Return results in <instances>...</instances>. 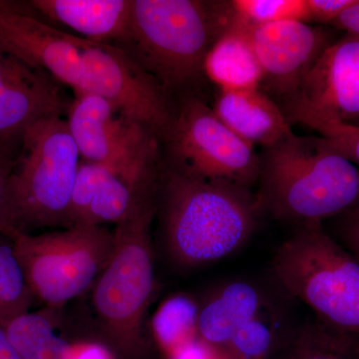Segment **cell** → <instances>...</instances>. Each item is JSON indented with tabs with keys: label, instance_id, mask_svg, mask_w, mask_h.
I'll return each instance as SVG.
<instances>
[{
	"label": "cell",
	"instance_id": "obj_1",
	"mask_svg": "<svg viewBox=\"0 0 359 359\" xmlns=\"http://www.w3.org/2000/svg\"><path fill=\"white\" fill-rule=\"evenodd\" d=\"M163 172L165 243L175 263L184 268L214 263L252 237L264 212L257 192L168 167Z\"/></svg>",
	"mask_w": 359,
	"mask_h": 359
},
{
	"label": "cell",
	"instance_id": "obj_2",
	"mask_svg": "<svg viewBox=\"0 0 359 359\" xmlns=\"http://www.w3.org/2000/svg\"><path fill=\"white\" fill-rule=\"evenodd\" d=\"M259 160L257 199L280 221L323 223L359 204V167L321 137L290 135Z\"/></svg>",
	"mask_w": 359,
	"mask_h": 359
},
{
	"label": "cell",
	"instance_id": "obj_3",
	"mask_svg": "<svg viewBox=\"0 0 359 359\" xmlns=\"http://www.w3.org/2000/svg\"><path fill=\"white\" fill-rule=\"evenodd\" d=\"M233 22L231 1L133 0L128 32L116 46L172 93L205 76L208 52Z\"/></svg>",
	"mask_w": 359,
	"mask_h": 359
},
{
	"label": "cell",
	"instance_id": "obj_4",
	"mask_svg": "<svg viewBox=\"0 0 359 359\" xmlns=\"http://www.w3.org/2000/svg\"><path fill=\"white\" fill-rule=\"evenodd\" d=\"M80 159L67 121L60 116L46 118L26 130L9 179L2 233L70 228L71 199Z\"/></svg>",
	"mask_w": 359,
	"mask_h": 359
},
{
	"label": "cell",
	"instance_id": "obj_5",
	"mask_svg": "<svg viewBox=\"0 0 359 359\" xmlns=\"http://www.w3.org/2000/svg\"><path fill=\"white\" fill-rule=\"evenodd\" d=\"M273 271L280 287L318 320L359 337V262L323 223L297 226L276 250Z\"/></svg>",
	"mask_w": 359,
	"mask_h": 359
},
{
	"label": "cell",
	"instance_id": "obj_6",
	"mask_svg": "<svg viewBox=\"0 0 359 359\" xmlns=\"http://www.w3.org/2000/svg\"><path fill=\"white\" fill-rule=\"evenodd\" d=\"M158 188L144 194L128 216L116 224L112 257L94 289V308L101 325L116 344L127 349L141 344L154 287L151 223Z\"/></svg>",
	"mask_w": 359,
	"mask_h": 359
},
{
	"label": "cell",
	"instance_id": "obj_7",
	"mask_svg": "<svg viewBox=\"0 0 359 359\" xmlns=\"http://www.w3.org/2000/svg\"><path fill=\"white\" fill-rule=\"evenodd\" d=\"M33 297L60 306L88 289L109 264L114 231L78 224L65 231L7 236Z\"/></svg>",
	"mask_w": 359,
	"mask_h": 359
},
{
	"label": "cell",
	"instance_id": "obj_8",
	"mask_svg": "<svg viewBox=\"0 0 359 359\" xmlns=\"http://www.w3.org/2000/svg\"><path fill=\"white\" fill-rule=\"evenodd\" d=\"M168 168L195 178L252 189L259 175V155L198 97L180 102L165 140Z\"/></svg>",
	"mask_w": 359,
	"mask_h": 359
},
{
	"label": "cell",
	"instance_id": "obj_9",
	"mask_svg": "<svg viewBox=\"0 0 359 359\" xmlns=\"http://www.w3.org/2000/svg\"><path fill=\"white\" fill-rule=\"evenodd\" d=\"M67 125L84 162L110 168L137 187L160 179V142L123 117L105 99L76 94Z\"/></svg>",
	"mask_w": 359,
	"mask_h": 359
},
{
	"label": "cell",
	"instance_id": "obj_10",
	"mask_svg": "<svg viewBox=\"0 0 359 359\" xmlns=\"http://www.w3.org/2000/svg\"><path fill=\"white\" fill-rule=\"evenodd\" d=\"M75 41L82 57L81 90L78 93L105 99L123 117L140 125L162 143L178 110L171 92L120 47L76 36Z\"/></svg>",
	"mask_w": 359,
	"mask_h": 359
},
{
	"label": "cell",
	"instance_id": "obj_11",
	"mask_svg": "<svg viewBox=\"0 0 359 359\" xmlns=\"http://www.w3.org/2000/svg\"><path fill=\"white\" fill-rule=\"evenodd\" d=\"M280 107L290 125L359 126L358 37L346 33L334 40Z\"/></svg>",
	"mask_w": 359,
	"mask_h": 359
},
{
	"label": "cell",
	"instance_id": "obj_12",
	"mask_svg": "<svg viewBox=\"0 0 359 359\" xmlns=\"http://www.w3.org/2000/svg\"><path fill=\"white\" fill-rule=\"evenodd\" d=\"M250 39L263 71L259 89L280 102L294 93L334 41L332 32L294 20L250 28Z\"/></svg>",
	"mask_w": 359,
	"mask_h": 359
},
{
	"label": "cell",
	"instance_id": "obj_13",
	"mask_svg": "<svg viewBox=\"0 0 359 359\" xmlns=\"http://www.w3.org/2000/svg\"><path fill=\"white\" fill-rule=\"evenodd\" d=\"M29 6L0 0V44L78 93L82 57L75 36L37 20Z\"/></svg>",
	"mask_w": 359,
	"mask_h": 359
},
{
	"label": "cell",
	"instance_id": "obj_14",
	"mask_svg": "<svg viewBox=\"0 0 359 359\" xmlns=\"http://www.w3.org/2000/svg\"><path fill=\"white\" fill-rule=\"evenodd\" d=\"M63 108L53 77L0 44V142L20 141L32 125Z\"/></svg>",
	"mask_w": 359,
	"mask_h": 359
},
{
	"label": "cell",
	"instance_id": "obj_15",
	"mask_svg": "<svg viewBox=\"0 0 359 359\" xmlns=\"http://www.w3.org/2000/svg\"><path fill=\"white\" fill-rule=\"evenodd\" d=\"M159 182L134 186L110 168L81 161L71 199L70 228L121 223L142 196Z\"/></svg>",
	"mask_w": 359,
	"mask_h": 359
},
{
	"label": "cell",
	"instance_id": "obj_16",
	"mask_svg": "<svg viewBox=\"0 0 359 359\" xmlns=\"http://www.w3.org/2000/svg\"><path fill=\"white\" fill-rule=\"evenodd\" d=\"M212 110L252 147L268 148L294 134L278 102L259 88L221 90Z\"/></svg>",
	"mask_w": 359,
	"mask_h": 359
},
{
	"label": "cell",
	"instance_id": "obj_17",
	"mask_svg": "<svg viewBox=\"0 0 359 359\" xmlns=\"http://www.w3.org/2000/svg\"><path fill=\"white\" fill-rule=\"evenodd\" d=\"M271 308L256 285L245 280L224 283L200 306L199 339L217 351H223L241 327Z\"/></svg>",
	"mask_w": 359,
	"mask_h": 359
},
{
	"label": "cell",
	"instance_id": "obj_18",
	"mask_svg": "<svg viewBox=\"0 0 359 359\" xmlns=\"http://www.w3.org/2000/svg\"><path fill=\"white\" fill-rule=\"evenodd\" d=\"M29 4L88 41L118 45L128 32L133 0H32Z\"/></svg>",
	"mask_w": 359,
	"mask_h": 359
},
{
	"label": "cell",
	"instance_id": "obj_19",
	"mask_svg": "<svg viewBox=\"0 0 359 359\" xmlns=\"http://www.w3.org/2000/svg\"><path fill=\"white\" fill-rule=\"evenodd\" d=\"M250 27L236 20L208 52L205 76L221 90L259 88L263 71L250 39Z\"/></svg>",
	"mask_w": 359,
	"mask_h": 359
},
{
	"label": "cell",
	"instance_id": "obj_20",
	"mask_svg": "<svg viewBox=\"0 0 359 359\" xmlns=\"http://www.w3.org/2000/svg\"><path fill=\"white\" fill-rule=\"evenodd\" d=\"M20 359H66L68 344L46 314L27 313L4 327Z\"/></svg>",
	"mask_w": 359,
	"mask_h": 359
},
{
	"label": "cell",
	"instance_id": "obj_21",
	"mask_svg": "<svg viewBox=\"0 0 359 359\" xmlns=\"http://www.w3.org/2000/svg\"><path fill=\"white\" fill-rule=\"evenodd\" d=\"M200 306L185 294L169 297L153 316V334L158 344L172 354L189 342L197 339Z\"/></svg>",
	"mask_w": 359,
	"mask_h": 359
},
{
	"label": "cell",
	"instance_id": "obj_22",
	"mask_svg": "<svg viewBox=\"0 0 359 359\" xmlns=\"http://www.w3.org/2000/svg\"><path fill=\"white\" fill-rule=\"evenodd\" d=\"M358 344L359 337L311 321L290 339L283 359H353Z\"/></svg>",
	"mask_w": 359,
	"mask_h": 359
},
{
	"label": "cell",
	"instance_id": "obj_23",
	"mask_svg": "<svg viewBox=\"0 0 359 359\" xmlns=\"http://www.w3.org/2000/svg\"><path fill=\"white\" fill-rule=\"evenodd\" d=\"M33 297L13 241L0 233V325L29 313Z\"/></svg>",
	"mask_w": 359,
	"mask_h": 359
},
{
	"label": "cell",
	"instance_id": "obj_24",
	"mask_svg": "<svg viewBox=\"0 0 359 359\" xmlns=\"http://www.w3.org/2000/svg\"><path fill=\"white\" fill-rule=\"evenodd\" d=\"M280 321L273 308L249 321L219 353L231 359H269L278 344Z\"/></svg>",
	"mask_w": 359,
	"mask_h": 359
},
{
	"label": "cell",
	"instance_id": "obj_25",
	"mask_svg": "<svg viewBox=\"0 0 359 359\" xmlns=\"http://www.w3.org/2000/svg\"><path fill=\"white\" fill-rule=\"evenodd\" d=\"M231 6L236 20L250 28L282 21L309 23L306 0H233Z\"/></svg>",
	"mask_w": 359,
	"mask_h": 359
},
{
	"label": "cell",
	"instance_id": "obj_26",
	"mask_svg": "<svg viewBox=\"0 0 359 359\" xmlns=\"http://www.w3.org/2000/svg\"><path fill=\"white\" fill-rule=\"evenodd\" d=\"M313 129L320 134L321 138L327 142L330 148L359 167V126L340 123H323Z\"/></svg>",
	"mask_w": 359,
	"mask_h": 359
},
{
	"label": "cell",
	"instance_id": "obj_27",
	"mask_svg": "<svg viewBox=\"0 0 359 359\" xmlns=\"http://www.w3.org/2000/svg\"><path fill=\"white\" fill-rule=\"evenodd\" d=\"M18 141L0 142V233L6 222L7 191L16 158Z\"/></svg>",
	"mask_w": 359,
	"mask_h": 359
},
{
	"label": "cell",
	"instance_id": "obj_28",
	"mask_svg": "<svg viewBox=\"0 0 359 359\" xmlns=\"http://www.w3.org/2000/svg\"><path fill=\"white\" fill-rule=\"evenodd\" d=\"M337 242L359 262V204L337 217Z\"/></svg>",
	"mask_w": 359,
	"mask_h": 359
},
{
	"label": "cell",
	"instance_id": "obj_29",
	"mask_svg": "<svg viewBox=\"0 0 359 359\" xmlns=\"http://www.w3.org/2000/svg\"><path fill=\"white\" fill-rule=\"evenodd\" d=\"M355 0H306L309 23L332 25L340 14Z\"/></svg>",
	"mask_w": 359,
	"mask_h": 359
},
{
	"label": "cell",
	"instance_id": "obj_30",
	"mask_svg": "<svg viewBox=\"0 0 359 359\" xmlns=\"http://www.w3.org/2000/svg\"><path fill=\"white\" fill-rule=\"evenodd\" d=\"M218 351L198 337L170 354L171 359H217Z\"/></svg>",
	"mask_w": 359,
	"mask_h": 359
},
{
	"label": "cell",
	"instance_id": "obj_31",
	"mask_svg": "<svg viewBox=\"0 0 359 359\" xmlns=\"http://www.w3.org/2000/svg\"><path fill=\"white\" fill-rule=\"evenodd\" d=\"M332 26L359 39V0L347 7Z\"/></svg>",
	"mask_w": 359,
	"mask_h": 359
},
{
	"label": "cell",
	"instance_id": "obj_32",
	"mask_svg": "<svg viewBox=\"0 0 359 359\" xmlns=\"http://www.w3.org/2000/svg\"><path fill=\"white\" fill-rule=\"evenodd\" d=\"M66 359H111L107 349L99 344H85L68 346Z\"/></svg>",
	"mask_w": 359,
	"mask_h": 359
},
{
	"label": "cell",
	"instance_id": "obj_33",
	"mask_svg": "<svg viewBox=\"0 0 359 359\" xmlns=\"http://www.w3.org/2000/svg\"><path fill=\"white\" fill-rule=\"evenodd\" d=\"M0 359H20L7 337L6 330L1 325H0Z\"/></svg>",
	"mask_w": 359,
	"mask_h": 359
},
{
	"label": "cell",
	"instance_id": "obj_34",
	"mask_svg": "<svg viewBox=\"0 0 359 359\" xmlns=\"http://www.w3.org/2000/svg\"><path fill=\"white\" fill-rule=\"evenodd\" d=\"M217 359H231V358H229V356L224 355V354L219 353L218 351V356H217Z\"/></svg>",
	"mask_w": 359,
	"mask_h": 359
},
{
	"label": "cell",
	"instance_id": "obj_35",
	"mask_svg": "<svg viewBox=\"0 0 359 359\" xmlns=\"http://www.w3.org/2000/svg\"><path fill=\"white\" fill-rule=\"evenodd\" d=\"M353 359H359V344L358 348H356L355 354H354Z\"/></svg>",
	"mask_w": 359,
	"mask_h": 359
}]
</instances>
